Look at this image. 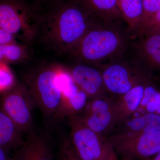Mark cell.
Masks as SVG:
<instances>
[{
	"instance_id": "obj_1",
	"label": "cell",
	"mask_w": 160,
	"mask_h": 160,
	"mask_svg": "<svg viewBox=\"0 0 160 160\" xmlns=\"http://www.w3.org/2000/svg\"><path fill=\"white\" fill-rule=\"evenodd\" d=\"M97 19L78 0L62 1L41 20L42 38L53 51L69 55Z\"/></svg>"
},
{
	"instance_id": "obj_2",
	"label": "cell",
	"mask_w": 160,
	"mask_h": 160,
	"mask_svg": "<svg viewBox=\"0 0 160 160\" xmlns=\"http://www.w3.org/2000/svg\"><path fill=\"white\" fill-rule=\"evenodd\" d=\"M132 34L124 20L97 19L69 55L72 59L100 67L126 55Z\"/></svg>"
},
{
	"instance_id": "obj_3",
	"label": "cell",
	"mask_w": 160,
	"mask_h": 160,
	"mask_svg": "<svg viewBox=\"0 0 160 160\" xmlns=\"http://www.w3.org/2000/svg\"><path fill=\"white\" fill-rule=\"evenodd\" d=\"M61 67L53 64L40 67L27 76L25 83L35 105L46 117L55 120L61 104Z\"/></svg>"
},
{
	"instance_id": "obj_4",
	"label": "cell",
	"mask_w": 160,
	"mask_h": 160,
	"mask_svg": "<svg viewBox=\"0 0 160 160\" xmlns=\"http://www.w3.org/2000/svg\"><path fill=\"white\" fill-rule=\"evenodd\" d=\"M41 20L23 0H0V27L26 44L39 33Z\"/></svg>"
},
{
	"instance_id": "obj_5",
	"label": "cell",
	"mask_w": 160,
	"mask_h": 160,
	"mask_svg": "<svg viewBox=\"0 0 160 160\" xmlns=\"http://www.w3.org/2000/svg\"><path fill=\"white\" fill-rule=\"evenodd\" d=\"M99 68L106 91L113 98H117L134 86L153 78L126 54Z\"/></svg>"
},
{
	"instance_id": "obj_6",
	"label": "cell",
	"mask_w": 160,
	"mask_h": 160,
	"mask_svg": "<svg viewBox=\"0 0 160 160\" xmlns=\"http://www.w3.org/2000/svg\"><path fill=\"white\" fill-rule=\"evenodd\" d=\"M72 144L84 160H107L115 151L106 137L92 130L78 116L68 118Z\"/></svg>"
},
{
	"instance_id": "obj_7",
	"label": "cell",
	"mask_w": 160,
	"mask_h": 160,
	"mask_svg": "<svg viewBox=\"0 0 160 160\" xmlns=\"http://www.w3.org/2000/svg\"><path fill=\"white\" fill-rule=\"evenodd\" d=\"M126 55L152 76L160 72V28L132 34Z\"/></svg>"
},
{
	"instance_id": "obj_8",
	"label": "cell",
	"mask_w": 160,
	"mask_h": 160,
	"mask_svg": "<svg viewBox=\"0 0 160 160\" xmlns=\"http://www.w3.org/2000/svg\"><path fill=\"white\" fill-rule=\"evenodd\" d=\"M35 105L26 84H16L0 98V110L19 128L23 133L32 131Z\"/></svg>"
},
{
	"instance_id": "obj_9",
	"label": "cell",
	"mask_w": 160,
	"mask_h": 160,
	"mask_svg": "<svg viewBox=\"0 0 160 160\" xmlns=\"http://www.w3.org/2000/svg\"><path fill=\"white\" fill-rule=\"evenodd\" d=\"M108 138L121 160H149L160 152V130L125 137L110 136Z\"/></svg>"
},
{
	"instance_id": "obj_10",
	"label": "cell",
	"mask_w": 160,
	"mask_h": 160,
	"mask_svg": "<svg viewBox=\"0 0 160 160\" xmlns=\"http://www.w3.org/2000/svg\"><path fill=\"white\" fill-rule=\"evenodd\" d=\"M77 116L92 130L106 138L117 125L115 100L109 96L89 100L82 111Z\"/></svg>"
},
{
	"instance_id": "obj_11",
	"label": "cell",
	"mask_w": 160,
	"mask_h": 160,
	"mask_svg": "<svg viewBox=\"0 0 160 160\" xmlns=\"http://www.w3.org/2000/svg\"><path fill=\"white\" fill-rule=\"evenodd\" d=\"M61 104L56 120L69 118L79 114L89 99L74 82L66 68L61 66L59 74Z\"/></svg>"
},
{
	"instance_id": "obj_12",
	"label": "cell",
	"mask_w": 160,
	"mask_h": 160,
	"mask_svg": "<svg viewBox=\"0 0 160 160\" xmlns=\"http://www.w3.org/2000/svg\"><path fill=\"white\" fill-rule=\"evenodd\" d=\"M72 60L74 62L66 69L77 86L86 93L89 100L109 96L99 67Z\"/></svg>"
},
{
	"instance_id": "obj_13",
	"label": "cell",
	"mask_w": 160,
	"mask_h": 160,
	"mask_svg": "<svg viewBox=\"0 0 160 160\" xmlns=\"http://www.w3.org/2000/svg\"><path fill=\"white\" fill-rule=\"evenodd\" d=\"M160 130V115L146 113L131 118L116 127L109 136L125 137Z\"/></svg>"
},
{
	"instance_id": "obj_14",
	"label": "cell",
	"mask_w": 160,
	"mask_h": 160,
	"mask_svg": "<svg viewBox=\"0 0 160 160\" xmlns=\"http://www.w3.org/2000/svg\"><path fill=\"white\" fill-rule=\"evenodd\" d=\"M11 160H54L51 146L42 136L30 132Z\"/></svg>"
},
{
	"instance_id": "obj_15",
	"label": "cell",
	"mask_w": 160,
	"mask_h": 160,
	"mask_svg": "<svg viewBox=\"0 0 160 160\" xmlns=\"http://www.w3.org/2000/svg\"><path fill=\"white\" fill-rule=\"evenodd\" d=\"M148 80L137 85L125 94L114 99L117 118V126L130 118L139 110Z\"/></svg>"
},
{
	"instance_id": "obj_16",
	"label": "cell",
	"mask_w": 160,
	"mask_h": 160,
	"mask_svg": "<svg viewBox=\"0 0 160 160\" xmlns=\"http://www.w3.org/2000/svg\"><path fill=\"white\" fill-rule=\"evenodd\" d=\"M24 134L13 121L0 110V146L12 155L24 143Z\"/></svg>"
},
{
	"instance_id": "obj_17",
	"label": "cell",
	"mask_w": 160,
	"mask_h": 160,
	"mask_svg": "<svg viewBox=\"0 0 160 160\" xmlns=\"http://www.w3.org/2000/svg\"><path fill=\"white\" fill-rule=\"evenodd\" d=\"M96 18L106 22L123 19L116 0H78Z\"/></svg>"
},
{
	"instance_id": "obj_18",
	"label": "cell",
	"mask_w": 160,
	"mask_h": 160,
	"mask_svg": "<svg viewBox=\"0 0 160 160\" xmlns=\"http://www.w3.org/2000/svg\"><path fill=\"white\" fill-rule=\"evenodd\" d=\"M123 19L129 26L132 33L141 28L143 16L142 0H116Z\"/></svg>"
},
{
	"instance_id": "obj_19",
	"label": "cell",
	"mask_w": 160,
	"mask_h": 160,
	"mask_svg": "<svg viewBox=\"0 0 160 160\" xmlns=\"http://www.w3.org/2000/svg\"><path fill=\"white\" fill-rule=\"evenodd\" d=\"M29 52L27 46L18 42L0 44V64L8 65L28 59Z\"/></svg>"
},
{
	"instance_id": "obj_20",
	"label": "cell",
	"mask_w": 160,
	"mask_h": 160,
	"mask_svg": "<svg viewBox=\"0 0 160 160\" xmlns=\"http://www.w3.org/2000/svg\"><path fill=\"white\" fill-rule=\"evenodd\" d=\"M16 84L14 74L8 65L0 64V92H6Z\"/></svg>"
},
{
	"instance_id": "obj_21",
	"label": "cell",
	"mask_w": 160,
	"mask_h": 160,
	"mask_svg": "<svg viewBox=\"0 0 160 160\" xmlns=\"http://www.w3.org/2000/svg\"><path fill=\"white\" fill-rule=\"evenodd\" d=\"M59 154L60 160H84L78 155L69 138L63 139L60 146Z\"/></svg>"
},
{
	"instance_id": "obj_22",
	"label": "cell",
	"mask_w": 160,
	"mask_h": 160,
	"mask_svg": "<svg viewBox=\"0 0 160 160\" xmlns=\"http://www.w3.org/2000/svg\"><path fill=\"white\" fill-rule=\"evenodd\" d=\"M142 18L139 30L145 26L152 17L160 9V0H142Z\"/></svg>"
},
{
	"instance_id": "obj_23",
	"label": "cell",
	"mask_w": 160,
	"mask_h": 160,
	"mask_svg": "<svg viewBox=\"0 0 160 160\" xmlns=\"http://www.w3.org/2000/svg\"><path fill=\"white\" fill-rule=\"evenodd\" d=\"M154 28H160V9L152 17L145 26L139 31L143 29Z\"/></svg>"
},
{
	"instance_id": "obj_24",
	"label": "cell",
	"mask_w": 160,
	"mask_h": 160,
	"mask_svg": "<svg viewBox=\"0 0 160 160\" xmlns=\"http://www.w3.org/2000/svg\"><path fill=\"white\" fill-rule=\"evenodd\" d=\"M16 39L14 35L0 27V44L17 42Z\"/></svg>"
},
{
	"instance_id": "obj_25",
	"label": "cell",
	"mask_w": 160,
	"mask_h": 160,
	"mask_svg": "<svg viewBox=\"0 0 160 160\" xmlns=\"http://www.w3.org/2000/svg\"><path fill=\"white\" fill-rule=\"evenodd\" d=\"M12 155L9 154L0 146V160H11Z\"/></svg>"
},
{
	"instance_id": "obj_26",
	"label": "cell",
	"mask_w": 160,
	"mask_h": 160,
	"mask_svg": "<svg viewBox=\"0 0 160 160\" xmlns=\"http://www.w3.org/2000/svg\"><path fill=\"white\" fill-rule=\"evenodd\" d=\"M155 113H156V114L160 115V92L158 98V102L157 103L156 107Z\"/></svg>"
},
{
	"instance_id": "obj_27",
	"label": "cell",
	"mask_w": 160,
	"mask_h": 160,
	"mask_svg": "<svg viewBox=\"0 0 160 160\" xmlns=\"http://www.w3.org/2000/svg\"><path fill=\"white\" fill-rule=\"evenodd\" d=\"M107 160H122L120 159L118 157V156L115 152H114L110 156V157Z\"/></svg>"
},
{
	"instance_id": "obj_28",
	"label": "cell",
	"mask_w": 160,
	"mask_h": 160,
	"mask_svg": "<svg viewBox=\"0 0 160 160\" xmlns=\"http://www.w3.org/2000/svg\"><path fill=\"white\" fill-rule=\"evenodd\" d=\"M147 160H160V152L157 154L156 155L153 157L152 158H151Z\"/></svg>"
},
{
	"instance_id": "obj_29",
	"label": "cell",
	"mask_w": 160,
	"mask_h": 160,
	"mask_svg": "<svg viewBox=\"0 0 160 160\" xmlns=\"http://www.w3.org/2000/svg\"><path fill=\"white\" fill-rule=\"evenodd\" d=\"M41 1H44V2H49V1H57V0H39Z\"/></svg>"
},
{
	"instance_id": "obj_30",
	"label": "cell",
	"mask_w": 160,
	"mask_h": 160,
	"mask_svg": "<svg viewBox=\"0 0 160 160\" xmlns=\"http://www.w3.org/2000/svg\"></svg>"
}]
</instances>
